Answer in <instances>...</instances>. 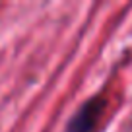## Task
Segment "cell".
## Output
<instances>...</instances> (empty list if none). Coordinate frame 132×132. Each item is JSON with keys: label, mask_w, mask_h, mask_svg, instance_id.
I'll return each instance as SVG.
<instances>
[{"label": "cell", "mask_w": 132, "mask_h": 132, "mask_svg": "<svg viewBox=\"0 0 132 132\" xmlns=\"http://www.w3.org/2000/svg\"><path fill=\"white\" fill-rule=\"evenodd\" d=\"M107 109H109V99L103 91L89 97L80 105L76 115L68 120L66 132H97Z\"/></svg>", "instance_id": "obj_1"}]
</instances>
